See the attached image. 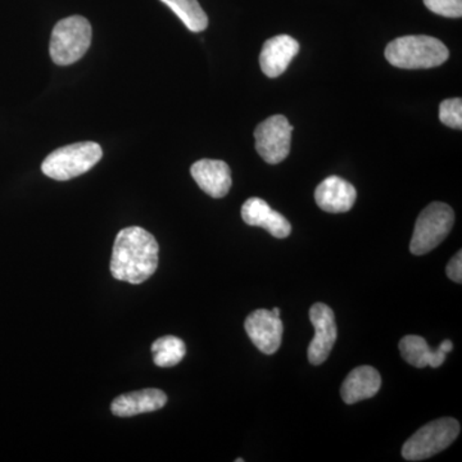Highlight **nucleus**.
Segmentation results:
<instances>
[{"mask_svg":"<svg viewBox=\"0 0 462 462\" xmlns=\"http://www.w3.org/2000/svg\"><path fill=\"white\" fill-rule=\"evenodd\" d=\"M158 243L147 230L139 226L123 229L112 249L111 273L116 281L142 284L158 267Z\"/></svg>","mask_w":462,"mask_h":462,"instance_id":"nucleus-1","label":"nucleus"},{"mask_svg":"<svg viewBox=\"0 0 462 462\" xmlns=\"http://www.w3.org/2000/svg\"><path fill=\"white\" fill-rule=\"evenodd\" d=\"M385 58L392 66L404 69H433L443 65L449 51L442 42L428 35H407L389 42Z\"/></svg>","mask_w":462,"mask_h":462,"instance_id":"nucleus-2","label":"nucleus"},{"mask_svg":"<svg viewBox=\"0 0 462 462\" xmlns=\"http://www.w3.org/2000/svg\"><path fill=\"white\" fill-rule=\"evenodd\" d=\"M102 156V148L97 143H75L56 149L45 158L42 171L54 180H69L89 171L99 162Z\"/></svg>","mask_w":462,"mask_h":462,"instance_id":"nucleus-3","label":"nucleus"},{"mask_svg":"<svg viewBox=\"0 0 462 462\" xmlns=\"http://www.w3.org/2000/svg\"><path fill=\"white\" fill-rule=\"evenodd\" d=\"M91 25L81 16L63 18L51 32L50 53L58 66L74 65L81 60L91 44Z\"/></svg>","mask_w":462,"mask_h":462,"instance_id":"nucleus-4","label":"nucleus"},{"mask_svg":"<svg viewBox=\"0 0 462 462\" xmlns=\"http://www.w3.org/2000/svg\"><path fill=\"white\" fill-rule=\"evenodd\" d=\"M460 434V422L452 418L438 419L424 425L402 447L407 461H422L445 451Z\"/></svg>","mask_w":462,"mask_h":462,"instance_id":"nucleus-5","label":"nucleus"},{"mask_svg":"<svg viewBox=\"0 0 462 462\" xmlns=\"http://www.w3.org/2000/svg\"><path fill=\"white\" fill-rule=\"evenodd\" d=\"M455 223L454 209L446 203L434 202L416 220L410 251L415 256L430 254L443 242Z\"/></svg>","mask_w":462,"mask_h":462,"instance_id":"nucleus-6","label":"nucleus"},{"mask_svg":"<svg viewBox=\"0 0 462 462\" xmlns=\"http://www.w3.org/2000/svg\"><path fill=\"white\" fill-rule=\"evenodd\" d=\"M293 126L282 115L272 116L258 125L254 138L258 154L264 162L278 165L289 156Z\"/></svg>","mask_w":462,"mask_h":462,"instance_id":"nucleus-7","label":"nucleus"},{"mask_svg":"<svg viewBox=\"0 0 462 462\" xmlns=\"http://www.w3.org/2000/svg\"><path fill=\"white\" fill-rule=\"evenodd\" d=\"M310 320L315 328V337L309 346V361L315 366L324 364L329 357L331 349L336 345L337 330L336 316L333 310L324 303H315L310 309Z\"/></svg>","mask_w":462,"mask_h":462,"instance_id":"nucleus-8","label":"nucleus"},{"mask_svg":"<svg viewBox=\"0 0 462 462\" xmlns=\"http://www.w3.org/2000/svg\"><path fill=\"white\" fill-rule=\"evenodd\" d=\"M249 339L264 355H273L281 348L284 325L269 310H256L245 322Z\"/></svg>","mask_w":462,"mask_h":462,"instance_id":"nucleus-9","label":"nucleus"},{"mask_svg":"<svg viewBox=\"0 0 462 462\" xmlns=\"http://www.w3.org/2000/svg\"><path fill=\"white\" fill-rule=\"evenodd\" d=\"M300 51V42L289 35H278L264 42L260 54V67L267 78L284 74L293 58Z\"/></svg>","mask_w":462,"mask_h":462,"instance_id":"nucleus-10","label":"nucleus"},{"mask_svg":"<svg viewBox=\"0 0 462 462\" xmlns=\"http://www.w3.org/2000/svg\"><path fill=\"white\" fill-rule=\"evenodd\" d=\"M357 191L351 182L339 178L329 176L316 188L315 200L322 211L329 214H343L355 206Z\"/></svg>","mask_w":462,"mask_h":462,"instance_id":"nucleus-11","label":"nucleus"},{"mask_svg":"<svg viewBox=\"0 0 462 462\" xmlns=\"http://www.w3.org/2000/svg\"><path fill=\"white\" fill-rule=\"evenodd\" d=\"M191 176L200 189L212 199H224L231 184L230 167L220 160H200L190 169Z\"/></svg>","mask_w":462,"mask_h":462,"instance_id":"nucleus-12","label":"nucleus"},{"mask_svg":"<svg viewBox=\"0 0 462 462\" xmlns=\"http://www.w3.org/2000/svg\"><path fill=\"white\" fill-rule=\"evenodd\" d=\"M242 218L245 224L263 227L278 239L288 238L291 233V225L287 218L257 197L245 200L242 207Z\"/></svg>","mask_w":462,"mask_h":462,"instance_id":"nucleus-13","label":"nucleus"},{"mask_svg":"<svg viewBox=\"0 0 462 462\" xmlns=\"http://www.w3.org/2000/svg\"><path fill=\"white\" fill-rule=\"evenodd\" d=\"M167 403L165 392L160 389H143L116 398L111 404V411L118 418H130L141 413L153 412L162 409Z\"/></svg>","mask_w":462,"mask_h":462,"instance_id":"nucleus-14","label":"nucleus"},{"mask_svg":"<svg viewBox=\"0 0 462 462\" xmlns=\"http://www.w3.org/2000/svg\"><path fill=\"white\" fill-rule=\"evenodd\" d=\"M380 387L382 376L378 370L372 366H358L343 382L340 396L346 404H354L373 398Z\"/></svg>","mask_w":462,"mask_h":462,"instance_id":"nucleus-15","label":"nucleus"},{"mask_svg":"<svg viewBox=\"0 0 462 462\" xmlns=\"http://www.w3.org/2000/svg\"><path fill=\"white\" fill-rule=\"evenodd\" d=\"M400 351L406 363L419 369L427 366L437 369L442 366L447 357V354L439 346L437 351H431L427 340L419 336H406L401 339Z\"/></svg>","mask_w":462,"mask_h":462,"instance_id":"nucleus-16","label":"nucleus"},{"mask_svg":"<svg viewBox=\"0 0 462 462\" xmlns=\"http://www.w3.org/2000/svg\"><path fill=\"white\" fill-rule=\"evenodd\" d=\"M171 9L191 32H205L208 26V17L200 7L199 0H161Z\"/></svg>","mask_w":462,"mask_h":462,"instance_id":"nucleus-17","label":"nucleus"},{"mask_svg":"<svg viewBox=\"0 0 462 462\" xmlns=\"http://www.w3.org/2000/svg\"><path fill=\"white\" fill-rule=\"evenodd\" d=\"M185 354L187 346L178 337H162L152 345L154 364L160 367H172L180 364Z\"/></svg>","mask_w":462,"mask_h":462,"instance_id":"nucleus-18","label":"nucleus"},{"mask_svg":"<svg viewBox=\"0 0 462 462\" xmlns=\"http://www.w3.org/2000/svg\"><path fill=\"white\" fill-rule=\"evenodd\" d=\"M439 120L452 129H462V99H446L439 106Z\"/></svg>","mask_w":462,"mask_h":462,"instance_id":"nucleus-19","label":"nucleus"},{"mask_svg":"<svg viewBox=\"0 0 462 462\" xmlns=\"http://www.w3.org/2000/svg\"><path fill=\"white\" fill-rule=\"evenodd\" d=\"M425 7L448 18H460L462 16V0H424Z\"/></svg>","mask_w":462,"mask_h":462,"instance_id":"nucleus-20","label":"nucleus"},{"mask_svg":"<svg viewBox=\"0 0 462 462\" xmlns=\"http://www.w3.org/2000/svg\"><path fill=\"white\" fill-rule=\"evenodd\" d=\"M447 276H448L451 281L455 282H458L461 284L462 282V254L461 251L458 252L457 254H455L452 257V260L449 261L448 264H447L446 269Z\"/></svg>","mask_w":462,"mask_h":462,"instance_id":"nucleus-21","label":"nucleus"},{"mask_svg":"<svg viewBox=\"0 0 462 462\" xmlns=\"http://www.w3.org/2000/svg\"><path fill=\"white\" fill-rule=\"evenodd\" d=\"M439 348L442 349L445 354L448 355L449 352L454 349V343H452L451 340H443V342L440 343Z\"/></svg>","mask_w":462,"mask_h":462,"instance_id":"nucleus-22","label":"nucleus"},{"mask_svg":"<svg viewBox=\"0 0 462 462\" xmlns=\"http://www.w3.org/2000/svg\"><path fill=\"white\" fill-rule=\"evenodd\" d=\"M272 312L276 316V318H281V310H279L278 307H275Z\"/></svg>","mask_w":462,"mask_h":462,"instance_id":"nucleus-23","label":"nucleus"},{"mask_svg":"<svg viewBox=\"0 0 462 462\" xmlns=\"http://www.w3.org/2000/svg\"><path fill=\"white\" fill-rule=\"evenodd\" d=\"M245 460H243V458H238V460H236V462H243Z\"/></svg>","mask_w":462,"mask_h":462,"instance_id":"nucleus-24","label":"nucleus"}]
</instances>
